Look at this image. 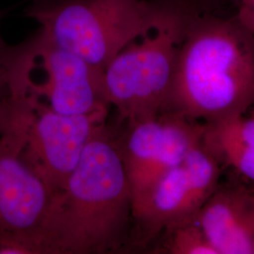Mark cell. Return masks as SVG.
Wrapping results in <instances>:
<instances>
[{"label":"cell","mask_w":254,"mask_h":254,"mask_svg":"<svg viewBox=\"0 0 254 254\" xmlns=\"http://www.w3.org/2000/svg\"><path fill=\"white\" fill-rule=\"evenodd\" d=\"M132 195L109 127L91 139L30 233L36 254H109L131 237Z\"/></svg>","instance_id":"cell-1"},{"label":"cell","mask_w":254,"mask_h":254,"mask_svg":"<svg viewBox=\"0 0 254 254\" xmlns=\"http://www.w3.org/2000/svg\"><path fill=\"white\" fill-rule=\"evenodd\" d=\"M254 106V33L235 11L200 9L182 41L163 112L206 124Z\"/></svg>","instance_id":"cell-2"},{"label":"cell","mask_w":254,"mask_h":254,"mask_svg":"<svg viewBox=\"0 0 254 254\" xmlns=\"http://www.w3.org/2000/svg\"><path fill=\"white\" fill-rule=\"evenodd\" d=\"M154 18L103 71L109 108L133 125L155 118L166 108L176 60L191 18L208 9L204 0H155Z\"/></svg>","instance_id":"cell-3"},{"label":"cell","mask_w":254,"mask_h":254,"mask_svg":"<svg viewBox=\"0 0 254 254\" xmlns=\"http://www.w3.org/2000/svg\"><path fill=\"white\" fill-rule=\"evenodd\" d=\"M155 0H30L25 16L57 46L104 71L150 25Z\"/></svg>","instance_id":"cell-4"},{"label":"cell","mask_w":254,"mask_h":254,"mask_svg":"<svg viewBox=\"0 0 254 254\" xmlns=\"http://www.w3.org/2000/svg\"><path fill=\"white\" fill-rule=\"evenodd\" d=\"M19 88L0 136L46 185L50 196L79 163L91 139L107 126L109 109L65 115L32 100Z\"/></svg>","instance_id":"cell-5"},{"label":"cell","mask_w":254,"mask_h":254,"mask_svg":"<svg viewBox=\"0 0 254 254\" xmlns=\"http://www.w3.org/2000/svg\"><path fill=\"white\" fill-rule=\"evenodd\" d=\"M19 88L32 100L65 115L109 109L103 71L57 46L38 29L15 46Z\"/></svg>","instance_id":"cell-6"},{"label":"cell","mask_w":254,"mask_h":254,"mask_svg":"<svg viewBox=\"0 0 254 254\" xmlns=\"http://www.w3.org/2000/svg\"><path fill=\"white\" fill-rule=\"evenodd\" d=\"M127 127L116 142L130 186L134 216L164 174L201 143L204 124L163 112Z\"/></svg>","instance_id":"cell-7"},{"label":"cell","mask_w":254,"mask_h":254,"mask_svg":"<svg viewBox=\"0 0 254 254\" xmlns=\"http://www.w3.org/2000/svg\"><path fill=\"white\" fill-rule=\"evenodd\" d=\"M220 164L200 143L154 185L133 216L136 244L145 245L159 234L195 219L218 189Z\"/></svg>","instance_id":"cell-8"},{"label":"cell","mask_w":254,"mask_h":254,"mask_svg":"<svg viewBox=\"0 0 254 254\" xmlns=\"http://www.w3.org/2000/svg\"><path fill=\"white\" fill-rule=\"evenodd\" d=\"M49 198L46 185L0 136V236L33 232Z\"/></svg>","instance_id":"cell-9"},{"label":"cell","mask_w":254,"mask_h":254,"mask_svg":"<svg viewBox=\"0 0 254 254\" xmlns=\"http://www.w3.org/2000/svg\"><path fill=\"white\" fill-rule=\"evenodd\" d=\"M196 220L217 254H254V189L218 187Z\"/></svg>","instance_id":"cell-10"},{"label":"cell","mask_w":254,"mask_h":254,"mask_svg":"<svg viewBox=\"0 0 254 254\" xmlns=\"http://www.w3.org/2000/svg\"><path fill=\"white\" fill-rule=\"evenodd\" d=\"M201 144L218 163L254 185V113L204 124Z\"/></svg>","instance_id":"cell-11"},{"label":"cell","mask_w":254,"mask_h":254,"mask_svg":"<svg viewBox=\"0 0 254 254\" xmlns=\"http://www.w3.org/2000/svg\"><path fill=\"white\" fill-rule=\"evenodd\" d=\"M163 253L171 254H218L196 218L164 232Z\"/></svg>","instance_id":"cell-12"},{"label":"cell","mask_w":254,"mask_h":254,"mask_svg":"<svg viewBox=\"0 0 254 254\" xmlns=\"http://www.w3.org/2000/svg\"><path fill=\"white\" fill-rule=\"evenodd\" d=\"M14 46H0V133L5 127L17 96L14 74Z\"/></svg>","instance_id":"cell-13"},{"label":"cell","mask_w":254,"mask_h":254,"mask_svg":"<svg viewBox=\"0 0 254 254\" xmlns=\"http://www.w3.org/2000/svg\"><path fill=\"white\" fill-rule=\"evenodd\" d=\"M235 13L254 34V0H232Z\"/></svg>","instance_id":"cell-14"},{"label":"cell","mask_w":254,"mask_h":254,"mask_svg":"<svg viewBox=\"0 0 254 254\" xmlns=\"http://www.w3.org/2000/svg\"><path fill=\"white\" fill-rule=\"evenodd\" d=\"M5 13H6L5 10H0V25H1V20L5 16ZM5 45H6L5 41L2 39V37L0 35V46H5Z\"/></svg>","instance_id":"cell-15"},{"label":"cell","mask_w":254,"mask_h":254,"mask_svg":"<svg viewBox=\"0 0 254 254\" xmlns=\"http://www.w3.org/2000/svg\"></svg>","instance_id":"cell-16"},{"label":"cell","mask_w":254,"mask_h":254,"mask_svg":"<svg viewBox=\"0 0 254 254\" xmlns=\"http://www.w3.org/2000/svg\"></svg>","instance_id":"cell-17"}]
</instances>
